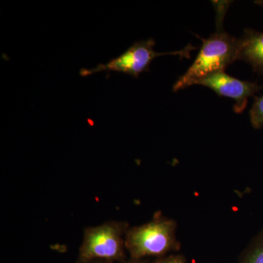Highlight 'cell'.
I'll use <instances>...</instances> for the list:
<instances>
[{
  "mask_svg": "<svg viewBox=\"0 0 263 263\" xmlns=\"http://www.w3.org/2000/svg\"><path fill=\"white\" fill-rule=\"evenodd\" d=\"M195 85L210 88L219 97L233 99L235 101L233 110L236 114H241L247 108L248 98H254L256 93L263 89L257 82L235 79L224 71H216L204 76Z\"/></svg>",
  "mask_w": 263,
  "mask_h": 263,
  "instance_id": "5",
  "label": "cell"
},
{
  "mask_svg": "<svg viewBox=\"0 0 263 263\" xmlns=\"http://www.w3.org/2000/svg\"><path fill=\"white\" fill-rule=\"evenodd\" d=\"M254 103L249 111L250 122L255 129L263 127V96H254Z\"/></svg>",
  "mask_w": 263,
  "mask_h": 263,
  "instance_id": "8",
  "label": "cell"
},
{
  "mask_svg": "<svg viewBox=\"0 0 263 263\" xmlns=\"http://www.w3.org/2000/svg\"><path fill=\"white\" fill-rule=\"evenodd\" d=\"M176 230L177 223L174 219L155 217L146 224L128 230L126 246L132 257L136 259L163 255L179 249Z\"/></svg>",
  "mask_w": 263,
  "mask_h": 263,
  "instance_id": "2",
  "label": "cell"
},
{
  "mask_svg": "<svg viewBox=\"0 0 263 263\" xmlns=\"http://www.w3.org/2000/svg\"><path fill=\"white\" fill-rule=\"evenodd\" d=\"M240 263H263V228L251 240Z\"/></svg>",
  "mask_w": 263,
  "mask_h": 263,
  "instance_id": "7",
  "label": "cell"
},
{
  "mask_svg": "<svg viewBox=\"0 0 263 263\" xmlns=\"http://www.w3.org/2000/svg\"><path fill=\"white\" fill-rule=\"evenodd\" d=\"M155 44V40L152 38L134 43L122 54L112 59L107 63L100 64L91 69H81L80 75L86 77L100 72H116L127 74L138 79L143 72L149 71L151 63L157 57L164 55H179L190 58V52L196 49L192 45H189L181 51L159 53L154 48Z\"/></svg>",
  "mask_w": 263,
  "mask_h": 263,
  "instance_id": "3",
  "label": "cell"
},
{
  "mask_svg": "<svg viewBox=\"0 0 263 263\" xmlns=\"http://www.w3.org/2000/svg\"><path fill=\"white\" fill-rule=\"evenodd\" d=\"M200 38L202 45L196 60L175 83L174 92L195 85L197 81L209 74L226 70L228 66L238 60V38L221 30L207 39Z\"/></svg>",
  "mask_w": 263,
  "mask_h": 263,
  "instance_id": "1",
  "label": "cell"
},
{
  "mask_svg": "<svg viewBox=\"0 0 263 263\" xmlns=\"http://www.w3.org/2000/svg\"><path fill=\"white\" fill-rule=\"evenodd\" d=\"M238 60L247 62L254 72L263 75V32L245 29L238 38Z\"/></svg>",
  "mask_w": 263,
  "mask_h": 263,
  "instance_id": "6",
  "label": "cell"
},
{
  "mask_svg": "<svg viewBox=\"0 0 263 263\" xmlns=\"http://www.w3.org/2000/svg\"><path fill=\"white\" fill-rule=\"evenodd\" d=\"M159 263H186L184 257L181 255H172L162 259Z\"/></svg>",
  "mask_w": 263,
  "mask_h": 263,
  "instance_id": "9",
  "label": "cell"
},
{
  "mask_svg": "<svg viewBox=\"0 0 263 263\" xmlns=\"http://www.w3.org/2000/svg\"><path fill=\"white\" fill-rule=\"evenodd\" d=\"M254 3L257 5H260V6H263V0H258V1L254 2Z\"/></svg>",
  "mask_w": 263,
  "mask_h": 263,
  "instance_id": "10",
  "label": "cell"
},
{
  "mask_svg": "<svg viewBox=\"0 0 263 263\" xmlns=\"http://www.w3.org/2000/svg\"><path fill=\"white\" fill-rule=\"evenodd\" d=\"M123 227L117 223H107L89 228L85 233L81 247L84 259H117L123 254Z\"/></svg>",
  "mask_w": 263,
  "mask_h": 263,
  "instance_id": "4",
  "label": "cell"
}]
</instances>
